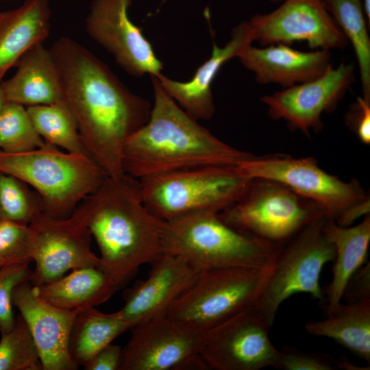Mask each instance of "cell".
<instances>
[{
	"label": "cell",
	"mask_w": 370,
	"mask_h": 370,
	"mask_svg": "<svg viewBox=\"0 0 370 370\" xmlns=\"http://www.w3.org/2000/svg\"><path fill=\"white\" fill-rule=\"evenodd\" d=\"M237 167L250 179L269 180L288 187L340 226H350L369 212V197L356 180L345 182L325 172L312 157L254 155Z\"/></svg>",
	"instance_id": "obj_6"
},
{
	"label": "cell",
	"mask_w": 370,
	"mask_h": 370,
	"mask_svg": "<svg viewBox=\"0 0 370 370\" xmlns=\"http://www.w3.org/2000/svg\"><path fill=\"white\" fill-rule=\"evenodd\" d=\"M237 58L261 84H275L282 88L314 79L332 66V54L325 49L300 51L278 43L256 47L246 46Z\"/></svg>",
	"instance_id": "obj_20"
},
{
	"label": "cell",
	"mask_w": 370,
	"mask_h": 370,
	"mask_svg": "<svg viewBox=\"0 0 370 370\" xmlns=\"http://www.w3.org/2000/svg\"><path fill=\"white\" fill-rule=\"evenodd\" d=\"M273 11L247 22L260 47L305 42L312 49H344L349 42L322 0H284Z\"/></svg>",
	"instance_id": "obj_14"
},
{
	"label": "cell",
	"mask_w": 370,
	"mask_h": 370,
	"mask_svg": "<svg viewBox=\"0 0 370 370\" xmlns=\"http://www.w3.org/2000/svg\"><path fill=\"white\" fill-rule=\"evenodd\" d=\"M50 18L49 0H25L0 12V83L26 51L48 38Z\"/></svg>",
	"instance_id": "obj_22"
},
{
	"label": "cell",
	"mask_w": 370,
	"mask_h": 370,
	"mask_svg": "<svg viewBox=\"0 0 370 370\" xmlns=\"http://www.w3.org/2000/svg\"><path fill=\"white\" fill-rule=\"evenodd\" d=\"M15 66V74L0 83L6 101L31 106L65 99L56 62L43 43L26 51Z\"/></svg>",
	"instance_id": "obj_21"
},
{
	"label": "cell",
	"mask_w": 370,
	"mask_h": 370,
	"mask_svg": "<svg viewBox=\"0 0 370 370\" xmlns=\"http://www.w3.org/2000/svg\"><path fill=\"white\" fill-rule=\"evenodd\" d=\"M325 219L317 218L278 247L271 274L254 306L270 328L280 306L293 295L308 293L325 300L320 275L336 254L323 230Z\"/></svg>",
	"instance_id": "obj_9"
},
{
	"label": "cell",
	"mask_w": 370,
	"mask_h": 370,
	"mask_svg": "<svg viewBox=\"0 0 370 370\" xmlns=\"http://www.w3.org/2000/svg\"><path fill=\"white\" fill-rule=\"evenodd\" d=\"M356 79L353 63L332 66L310 81L283 88L260 98L269 116L284 120L291 130L309 136L323 127L321 116L334 110Z\"/></svg>",
	"instance_id": "obj_15"
},
{
	"label": "cell",
	"mask_w": 370,
	"mask_h": 370,
	"mask_svg": "<svg viewBox=\"0 0 370 370\" xmlns=\"http://www.w3.org/2000/svg\"><path fill=\"white\" fill-rule=\"evenodd\" d=\"M336 364L325 354L307 353L292 347L280 351L278 369L284 370H334Z\"/></svg>",
	"instance_id": "obj_34"
},
{
	"label": "cell",
	"mask_w": 370,
	"mask_h": 370,
	"mask_svg": "<svg viewBox=\"0 0 370 370\" xmlns=\"http://www.w3.org/2000/svg\"><path fill=\"white\" fill-rule=\"evenodd\" d=\"M29 263H21L0 268V333L10 330L16 317L13 310L12 296L15 288L31 282L32 270Z\"/></svg>",
	"instance_id": "obj_33"
},
{
	"label": "cell",
	"mask_w": 370,
	"mask_h": 370,
	"mask_svg": "<svg viewBox=\"0 0 370 370\" xmlns=\"http://www.w3.org/2000/svg\"><path fill=\"white\" fill-rule=\"evenodd\" d=\"M270 327L254 308L206 332L199 356L215 370L278 369L280 350L271 341Z\"/></svg>",
	"instance_id": "obj_13"
},
{
	"label": "cell",
	"mask_w": 370,
	"mask_h": 370,
	"mask_svg": "<svg viewBox=\"0 0 370 370\" xmlns=\"http://www.w3.org/2000/svg\"><path fill=\"white\" fill-rule=\"evenodd\" d=\"M362 7L369 25H370V0H362Z\"/></svg>",
	"instance_id": "obj_39"
},
{
	"label": "cell",
	"mask_w": 370,
	"mask_h": 370,
	"mask_svg": "<svg viewBox=\"0 0 370 370\" xmlns=\"http://www.w3.org/2000/svg\"><path fill=\"white\" fill-rule=\"evenodd\" d=\"M0 171L36 190L43 201V214L57 219L69 217L106 176L90 156L64 152L47 143L21 153L0 150Z\"/></svg>",
	"instance_id": "obj_5"
},
{
	"label": "cell",
	"mask_w": 370,
	"mask_h": 370,
	"mask_svg": "<svg viewBox=\"0 0 370 370\" xmlns=\"http://www.w3.org/2000/svg\"><path fill=\"white\" fill-rule=\"evenodd\" d=\"M132 327L117 311L103 313L95 307L81 310L75 318L69 338L72 359L78 366H83L98 351Z\"/></svg>",
	"instance_id": "obj_26"
},
{
	"label": "cell",
	"mask_w": 370,
	"mask_h": 370,
	"mask_svg": "<svg viewBox=\"0 0 370 370\" xmlns=\"http://www.w3.org/2000/svg\"><path fill=\"white\" fill-rule=\"evenodd\" d=\"M131 3L132 0H92L86 31L129 75H158L163 64L141 29L130 18Z\"/></svg>",
	"instance_id": "obj_16"
},
{
	"label": "cell",
	"mask_w": 370,
	"mask_h": 370,
	"mask_svg": "<svg viewBox=\"0 0 370 370\" xmlns=\"http://www.w3.org/2000/svg\"><path fill=\"white\" fill-rule=\"evenodd\" d=\"M82 202L101 261L122 286L162 253L166 222L145 206L138 179L106 176Z\"/></svg>",
	"instance_id": "obj_3"
},
{
	"label": "cell",
	"mask_w": 370,
	"mask_h": 370,
	"mask_svg": "<svg viewBox=\"0 0 370 370\" xmlns=\"http://www.w3.org/2000/svg\"><path fill=\"white\" fill-rule=\"evenodd\" d=\"M33 286L43 300L69 310L95 307L122 287L103 264L73 269L53 282Z\"/></svg>",
	"instance_id": "obj_23"
},
{
	"label": "cell",
	"mask_w": 370,
	"mask_h": 370,
	"mask_svg": "<svg viewBox=\"0 0 370 370\" xmlns=\"http://www.w3.org/2000/svg\"><path fill=\"white\" fill-rule=\"evenodd\" d=\"M322 320L308 322L309 334L332 338L348 350L370 362V299L341 303Z\"/></svg>",
	"instance_id": "obj_25"
},
{
	"label": "cell",
	"mask_w": 370,
	"mask_h": 370,
	"mask_svg": "<svg viewBox=\"0 0 370 370\" xmlns=\"http://www.w3.org/2000/svg\"><path fill=\"white\" fill-rule=\"evenodd\" d=\"M49 49L88 156L106 176H123V146L148 120L150 103L75 40L62 36Z\"/></svg>",
	"instance_id": "obj_1"
},
{
	"label": "cell",
	"mask_w": 370,
	"mask_h": 370,
	"mask_svg": "<svg viewBox=\"0 0 370 370\" xmlns=\"http://www.w3.org/2000/svg\"><path fill=\"white\" fill-rule=\"evenodd\" d=\"M153 103L147 122L125 142L123 171L141 180L204 166H237L254 154L214 136L182 109L150 76Z\"/></svg>",
	"instance_id": "obj_2"
},
{
	"label": "cell",
	"mask_w": 370,
	"mask_h": 370,
	"mask_svg": "<svg viewBox=\"0 0 370 370\" xmlns=\"http://www.w3.org/2000/svg\"><path fill=\"white\" fill-rule=\"evenodd\" d=\"M346 303L370 299V264H363L350 278L343 293Z\"/></svg>",
	"instance_id": "obj_36"
},
{
	"label": "cell",
	"mask_w": 370,
	"mask_h": 370,
	"mask_svg": "<svg viewBox=\"0 0 370 370\" xmlns=\"http://www.w3.org/2000/svg\"><path fill=\"white\" fill-rule=\"evenodd\" d=\"M165 222L162 253L201 271L273 265L279 246L237 230L219 213L198 212Z\"/></svg>",
	"instance_id": "obj_4"
},
{
	"label": "cell",
	"mask_w": 370,
	"mask_h": 370,
	"mask_svg": "<svg viewBox=\"0 0 370 370\" xmlns=\"http://www.w3.org/2000/svg\"><path fill=\"white\" fill-rule=\"evenodd\" d=\"M12 304L26 322L38 350L43 370H76L69 352V338L80 310L58 308L38 297L29 282L18 285Z\"/></svg>",
	"instance_id": "obj_18"
},
{
	"label": "cell",
	"mask_w": 370,
	"mask_h": 370,
	"mask_svg": "<svg viewBox=\"0 0 370 370\" xmlns=\"http://www.w3.org/2000/svg\"><path fill=\"white\" fill-rule=\"evenodd\" d=\"M1 335L0 370H43L32 335L20 314L12 328Z\"/></svg>",
	"instance_id": "obj_31"
},
{
	"label": "cell",
	"mask_w": 370,
	"mask_h": 370,
	"mask_svg": "<svg viewBox=\"0 0 370 370\" xmlns=\"http://www.w3.org/2000/svg\"><path fill=\"white\" fill-rule=\"evenodd\" d=\"M30 261L32 250L29 225L0 222V268Z\"/></svg>",
	"instance_id": "obj_32"
},
{
	"label": "cell",
	"mask_w": 370,
	"mask_h": 370,
	"mask_svg": "<svg viewBox=\"0 0 370 370\" xmlns=\"http://www.w3.org/2000/svg\"><path fill=\"white\" fill-rule=\"evenodd\" d=\"M322 2L352 45L359 69L362 95L370 97L369 25L362 0H322Z\"/></svg>",
	"instance_id": "obj_27"
},
{
	"label": "cell",
	"mask_w": 370,
	"mask_h": 370,
	"mask_svg": "<svg viewBox=\"0 0 370 370\" xmlns=\"http://www.w3.org/2000/svg\"><path fill=\"white\" fill-rule=\"evenodd\" d=\"M336 366L338 367L339 369H367L363 368H358L357 366L353 365L345 358H338L337 362H336Z\"/></svg>",
	"instance_id": "obj_38"
},
{
	"label": "cell",
	"mask_w": 370,
	"mask_h": 370,
	"mask_svg": "<svg viewBox=\"0 0 370 370\" xmlns=\"http://www.w3.org/2000/svg\"><path fill=\"white\" fill-rule=\"evenodd\" d=\"M39 193L20 178L0 171V222L29 225L43 214Z\"/></svg>",
	"instance_id": "obj_29"
},
{
	"label": "cell",
	"mask_w": 370,
	"mask_h": 370,
	"mask_svg": "<svg viewBox=\"0 0 370 370\" xmlns=\"http://www.w3.org/2000/svg\"><path fill=\"white\" fill-rule=\"evenodd\" d=\"M254 42L247 21L236 25L231 37L223 47L213 40L210 56L187 81L172 79L162 73L154 75L166 92L188 114L199 120L210 119L215 111L212 85L222 66Z\"/></svg>",
	"instance_id": "obj_19"
},
{
	"label": "cell",
	"mask_w": 370,
	"mask_h": 370,
	"mask_svg": "<svg viewBox=\"0 0 370 370\" xmlns=\"http://www.w3.org/2000/svg\"><path fill=\"white\" fill-rule=\"evenodd\" d=\"M29 225L35 262L30 282L33 286L53 282L70 270L102 264L91 250L92 235L82 201L67 218L41 214Z\"/></svg>",
	"instance_id": "obj_11"
},
{
	"label": "cell",
	"mask_w": 370,
	"mask_h": 370,
	"mask_svg": "<svg viewBox=\"0 0 370 370\" xmlns=\"http://www.w3.org/2000/svg\"><path fill=\"white\" fill-rule=\"evenodd\" d=\"M119 370H174L206 366L199 356L206 332L166 314L134 325Z\"/></svg>",
	"instance_id": "obj_12"
},
{
	"label": "cell",
	"mask_w": 370,
	"mask_h": 370,
	"mask_svg": "<svg viewBox=\"0 0 370 370\" xmlns=\"http://www.w3.org/2000/svg\"><path fill=\"white\" fill-rule=\"evenodd\" d=\"M272 267H226L203 271L170 306L166 314L206 332L254 307Z\"/></svg>",
	"instance_id": "obj_8"
},
{
	"label": "cell",
	"mask_w": 370,
	"mask_h": 370,
	"mask_svg": "<svg viewBox=\"0 0 370 370\" xmlns=\"http://www.w3.org/2000/svg\"><path fill=\"white\" fill-rule=\"evenodd\" d=\"M345 123L362 143H370V97H357L346 114Z\"/></svg>",
	"instance_id": "obj_35"
},
{
	"label": "cell",
	"mask_w": 370,
	"mask_h": 370,
	"mask_svg": "<svg viewBox=\"0 0 370 370\" xmlns=\"http://www.w3.org/2000/svg\"><path fill=\"white\" fill-rule=\"evenodd\" d=\"M323 230L335 249V262L330 283L323 291L326 314L340 305L345 286L352 275L367 260L370 243V217L366 216L356 225L342 227L325 217Z\"/></svg>",
	"instance_id": "obj_24"
},
{
	"label": "cell",
	"mask_w": 370,
	"mask_h": 370,
	"mask_svg": "<svg viewBox=\"0 0 370 370\" xmlns=\"http://www.w3.org/2000/svg\"><path fill=\"white\" fill-rule=\"evenodd\" d=\"M219 215L237 230L277 246L324 216L313 202L264 179H252L242 196Z\"/></svg>",
	"instance_id": "obj_10"
},
{
	"label": "cell",
	"mask_w": 370,
	"mask_h": 370,
	"mask_svg": "<svg viewBox=\"0 0 370 370\" xmlns=\"http://www.w3.org/2000/svg\"><path fill=\"white\" fill-rule=\"evenodd\" d=\"M45 143L36 130L27 108L5 101L0 113V150L21 153L41 147Z\"/></svg>",
	"instance_id": "obj_30"
},
{
	"label": "cell",
	"mask_w": 370,
	"mask_h": 370,
	"mask_svg": "<svg viewBox=\"0 0 370 370\" xmlns=\"http://www.w3.org/2000/svg\"><path fill=\"white\" fill-rule=\"evenodd\" d=\"M150 264L148 277L125 292L124 305L117 310L133 327L166 314L170 306L203 271L182 258L166 253H162Z\"/></svg>",
	"instance_id": "obj_17"
},
{
	"label": "cell",
	"mask_w": 370,
	"mask_h": 370,
	"mask_svg": "<svg viewBox=\"0 0 370 370\" xmlns=\"http://www.w3.org/2000/svg\"><path fill=\"white\" fill-rule=\"evenodd\" d=\"M27 110L36 130L45 143L67 152L88 156L75 118L65 99L51 104L27 106Z\"/></svg>",
	"instance_id": "obj_28"
},
{
	"label": "cell",
	"mask_w": 370,
	"mask_h": 370,
	"mask_svg": "<svg viewBox=\"0 0 370 370\" xmlns=\"http://www.w3.org/2000/svg\"><path fill=\"white\" fill-rule=\"evenodd\" d=\"M271 2H279V1H284V0H269Z\"/></svg>",
	"instance_id": "obj_41"
},
{
	"label": "cell",
	"mask_w": 370,
	"mask_h": 370,
	"mask_svg": "<svg viewBox=\"0 0 370 370\" xmlns=\"http://www.w3.org/2000/svg\"><path fill=\"white\" fill-rule=\"evenodd\" d=\"M5 96L3 95V92L2 91V89L0 86V113H1V111L2 110V108L5 102Z\"/></svg>",
	"instance_id": "obj_40"
},
{
	"label": "cell",
	"mask_w": 370,
	"mask_h": 370,
	"mask_svg": "<svg viewBox=\"0 0 370 370\" xmlns=\"http://www.w3.org/2000/svg\"><path fill=\"white\" fill-rule=\"evenodd\" d=\"M122 354V348L112 343L107 345L84 365L86 370H119Z\"/></svg>",
	"instance_id": "obj_37"
},
{
	"label": "cell",
	"mask_w": 370,
	"mask_h": 370,
	"mask_svg": "<svg viewBox=\"0 0 370 370\" xmlns=\"http://www.w3.org/2000/svg\"><path fill=\"white\" fill-rule=\"evenodd\" d=\"M8 1V0H0V1Z\"/></svg>",
	"instance_id": "obj_42"
},
{
	"label": "cell",
	"mask_w": 370,
	"mask_h": 370,
	"mask_svg": "<svg viewBox=\"0 0 370 370\" xmlns=\"http://www.w3.org/2000/svg\"><path fill=\"white\" fill-rule=\"evenodd\" d=\"M252 179L237 166L193 167L138 180L143 201L164 221L198 213H220L245 193Z\"/></svg>",
	"instance_id": "obj_7"
}]
</instances>
